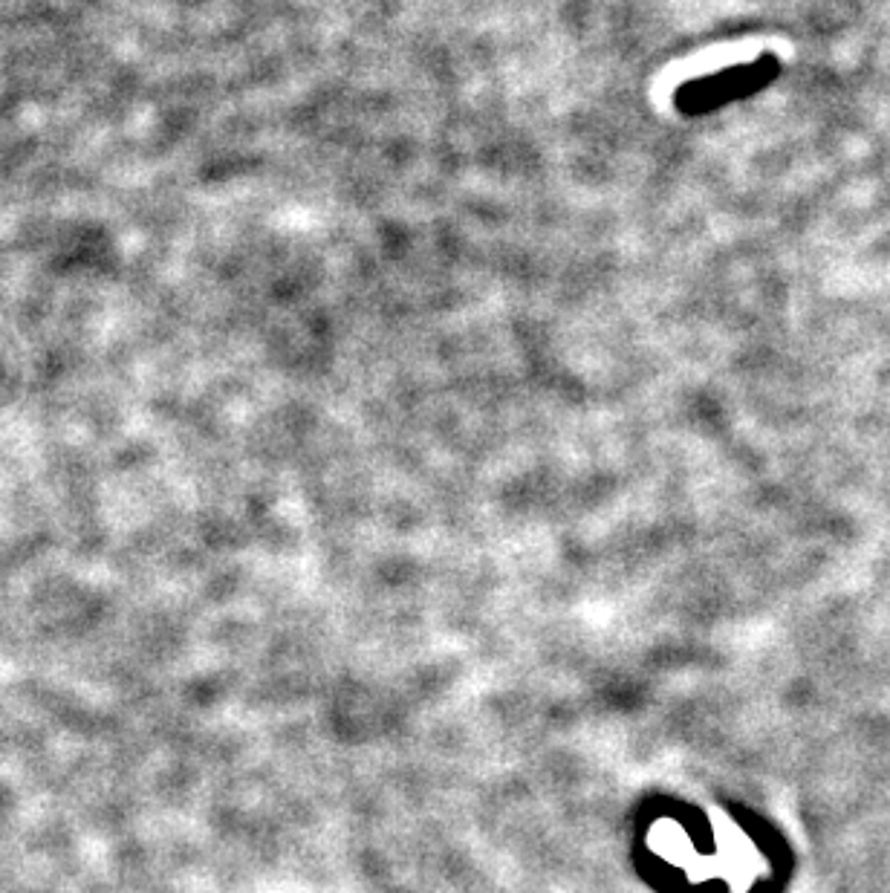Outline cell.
I'll return each mask as SVG.
<instances>
[{"mask_svg": "<svg viewBox=\"0 0 890 893\" xmlns=\"http://www.w3.org/2000/svg\"><path fill=\"white\" fill-rule=\"evenodd\" d=\"M778 73H781V61L772 53H763L755 61H740V64H732L726 70L685 81L677 90L674 102H677V110H682L685 116L711 113L717 107L732 105L737 99L755 96L766 84L778 79Z\"/></svg>", "mask_w": 890, "mask_h": 893, "instance_id": "obj_1", "label": "cell"}]
</instances>
